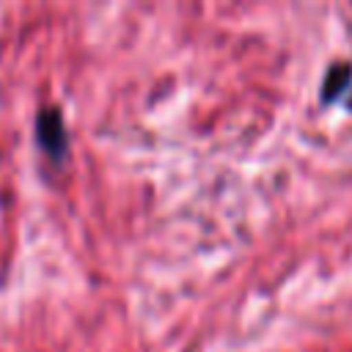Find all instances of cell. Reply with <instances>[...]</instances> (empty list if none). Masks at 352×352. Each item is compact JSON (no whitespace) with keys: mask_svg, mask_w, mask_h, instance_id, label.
Here are the masks:
<instances>
[{"mask_svg":"<svg viewBox=\"0 0 352 352\" xmlns=\"http://www.w3.org/2000/svg\"><path fill=\"white\" fill-rule=\"evenodd\" d=\"M36 143L50 160H55V162L66 160V154H69V132H66L60 107L50 104V107H41L36 113Z\"/></svg>","mask_w":352,"mask_h":352,"instance_id":"6da1fadb","label":"cell"},{"mask_svg":"<svg viewBox=\"0 0 352 352\" xmlns=\"http://www.w3.org/2000/svg\"><path fill=\"white\" fill-rule=\"evenodd\" d=\"M352 91V60H336L327 66L322 85H319V99L322 104H336L346 99Z\"/></svg>","mask_w":352,"mask_h":352,"instance_id":"7a4b0ae2","label":"cell"},{"mask_svg":"<svg viewBox=\"0 0 352 352\" xmlns=\"http://www.w3.org/2000/svg\"><path fill=\"white\" fill-rule=\"evenodd\" d=\"M344 104H346V110H349V113H352V91H349V96H346V99H344Z\"/></svg>","mask_w":352,"mask_h":352,"instance_id":"3957f363","label":"cell"}]
</instances>
